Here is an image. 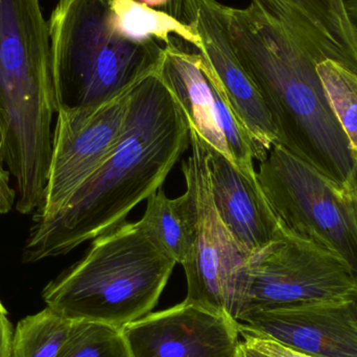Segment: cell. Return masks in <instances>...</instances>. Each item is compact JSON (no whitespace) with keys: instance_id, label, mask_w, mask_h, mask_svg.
I'll return each instance as SVG.
<instances>
[{"instance_id":"1","label":"cell","mask_w":357,"mask_h":357,"mask_svg":"<svg viewBox=\"0 0 357 357\" xmlns=\"http://www.w3.org/2000/svg\"><path fill=\"white\" fill-rule=\"evenodd\" d=\"M190 146L188 121L156 73L132 89L125 131L108 158L54 215L33 218L23 261L66 255L127 222Z\"/></svg>"},{"instance_id":"2","label":"cell","mask_w":357,"mask_h":357,"mask_svg":"<svg viewBox=\"0 0 357 357\" xmlns=\"http://www.w3.org/2000/svg\"><path fill=\"white\" fill-rule=\"evenodd\" d=\"M58 112L50 24L39 0H0V125L21 214L41 205Z\"/></svg>"},{"instance_id":"3","label":"cell","mask_w":357,"mask_h":357,"mask_svg":"<svg viewBox=\"0 0 357 357\" xmlns=\"http://www.w3.org/2000/svg\"><path fill=\"white\" fill-rule=\"evenodd\" d=\"M176 264L139 222H125L93 239L82 259L44 287L42 298L73 322L123 329L152 312Z\"/></svg>"},{"instance_id":"4","label":"cell","mask_w":357,"mask_h":357,"mask_svg":"<svg viewBox=\"0 0 357 357\" xmlns=\"http://www.w3.org/2000/svg\"><path fill=\"white\" fill-rule=\"evenodd\" d=\"M110 15V0H59L52 10L48 24L58 111L106 104L158 71L165 45L123 37Z\"/></svg>"},{"instance_id":"5","label":"cell","mask_w":357,"mask_h":357,"mask_svg":"<svg viewBox=\"0 0 357 357\" xmlns=\"http://www.w3.org/2000/svg\"><path fill=\"white\" fill-rule=\"evenodd\" d=\"M356 283V273L341 256L282 225L275 241L248 257L239 317L319 302L343 301L349 299Z\"/></svg>"},{"instance_id":"6","label":"cell","mask_w":357,"mask_h":357,"mask_svg":"<svg viewBox=\"0 0 357 357\" xmlns=\"http://www.w3.org/2000/svg\"><path fill=\"white\" fill-rule=\"evenodd\" d=\"M257 178L281 224L341 256L357 274V222L347 191L279 144Z\"/></svg>"},{"instance_id":"7","label":"cell","mask_w":357,"mask_h":357,"mask_svg":"<svg viewBox=\"0 0 357 357\" xmlns=\"http://www.w3.org/2000/svg\"><path fill=\"white\" fill-rule=\"evenodd\" d=\"M190 148V156L182 167L195 181L197 220L192 249L182 264L187 281L184 301L238 322L243 268L251 253L238 245L216 211L208 180L204 140L192 129Z\"/></svg>"},{"instance_id":"8","label":"cell","mask_w":357,"mask_h":357,"mask_svg":"<svg viewBox=\"0 0 357 357\" xmlns=\"http://www.w3.org/2000/svg\"><path fill=\"white\" fill-rule=\"evenodd\" d=\"M157 75L180 105L189 128L241 172L256 177L254 160L261 162L268 152L237 119L199 52L190 50L186 42L173 36L165 45V56Z\"/></svg>"},{"instance_id":"9","label":"cell","mask_w":357,"mask_h":357,"mask_svg":"<svg viewBox=\"0 0 357 357\" xmlns=\"http://www.w3.org/2000/svg\"><path fill=\"white\" fill-rule=\"evenodd\" d=\"M131 91L100 106L58 111L47 185L33 218L63 209L108 158L125 131Z\"/></svg>"},{"instance_id":"10","label":"cell","mask_w":357,"mask_h":357,"mask_svg":"<svg viewBox=\"0 0 357 357\" xmlns=\"http://www.w3.org/2000/svg\"><path fill=\"white\" fill-rule=\"evenodd\" d=\"M167 8L199 36L202 47L197 52L208 73L250 135L268 152L278 142L276 127L264 98L233 52L222 3L218 0H172Z\"/></svg>"},{"instance_id":"11","label":"cell","mask_w":357,"mask_h":357,"mask_svg":"<svg viewBox=\"0 0 357 357\" xmlns=\"http://www.w3.org/2000/svg\"><path fill=\"white\" fill-rule=\"evenodd\" d=\"M121 331L132 357H239V323L185 301Z\"/></svg>"},{"instance_id":"12","label":"cell","mask_w":357,"mask_h":357,"mask_svg":"<svg viewBox=\"0 0 357 357\" xmlns=\"http://www.w3.org/2000/svg\"><path fill=\"white\" fill-rule=\"evenodd\" d=\"M238 322L312 357H357V325L349 299L249 312Z\"/></svg>"},{"instance_id":"13","label":"cell","mask_w":357,"mask_h":357,"mask_svg":"<svg viewBox=\"0 0 357 357\" xmlns=\"http://www.w3.org/2000/svg\"><path fill=\"white\" fill-rule=\"evenodd\" d=\"M210 191L216 211L245 251H258L280 235L282 224L268 203L257 176L241 172L204 142Z\"/></svg>"},{"instance_id":"14","label":"cell","mask_w":357,"mask_h":357,"mask_svg":"<svg viewBox=\"0 0 357 357\" xmlns=\"http://www.w3.org/2000/svg\"><path fill=\"white\" fill-rule=\"evenodd\" d=\"M186 191L169 199L161 187L146 199L144 216L139 220L149 238L177 264L186 261L197 232V193L192 176L182 167Z\"/></svg>"},{"instance_id":"15","label":"cell","mask_w":357,"mask_h":357,"mask_svg":"<svg viewBox=\"0 0 357 357\" xmlns=\"http://www.w3.org/2000/svg\"><path fill=\"white\" fill-rule=\"evenodd\" d=\"M110 10L115 31L132 41L155 39L167 45L176 36L195 50H201V38L195 29L169 12L151 8L137 0H110Z\"/></svg>"},{"instance_id":"16","label":"cell","mask_w":357,"mask_h":357,"mask_svg":"<svg viewBox=\"0 0 357 357\" xmlns=\"http://www.w3.org/2000/svg\"><path fill=\"white\" fill-rule=\"evenodd\" d=\"M73 323L47 306L25 317L13 333L10 357H56Z\"/></svg>"},{"instance_id":"17","label":"cell","mask_w":357,"mask_h":357,"mask_svg":"<svg viewBox=\"0 0 357 357\" xmlns=\"http://www.w3.org/2000/svg\"><path fill=\"white\" fill-rule=\"evenodd\" d=\"M317 73L357 162V73L331 60L319 64Z\"/></svg>"},{"instance_id":"18","label":"cell","mask_w":357,"mask_h":357,"mask_svg":"<svg viewBox=\"0 0 357 357\" xmlns=\"http://www.w3.org/2000/svg\"><path fill=\"white\" fill-rule=\"evenodd\" d=\"M56 357H132L121 329L75 321Z\"/></svg>"},{"instance_id":"19","label":"cell","mask_w":357,"mask_h":357,"mask_svg":"<svg viewBox=\"0 0 357 357\" xmlns=\"http://www.w3.org/2000/svg\"><path fill=\"white\" fill-rule=\"evenodd\" d=\"M6 163V146L4 136L0 125V214H6L13 209L16 204V191L10 185V172L4 169Z\"/></svg>"},{"instance_id":"20","label":"cell","mask_w":357,"mask_h":357,"mask_svg":"<svg viewBox=\"0 0 357 357\" xmlns=\"http://www.w3.org/2000/svg\"><path fill=\"white\" fill-rule=\"evenodd\" d=\"M12 323L8 318V312L0 314V357H10L13 339Z\"/></svg>"},{"instance_id":"21","label":"cell","mask_w":357,"mask_h":357,"mask_svg":"<svg viewBox=\"0 0 357 357\" xmlns=\"http://www.w3.org/2000/svg\"><path fill=\"white\" fill-rule=\"evenodd\" d=\"M344 188L347 191L348 197H349L350 203L354 208V214H356L357 222V162L354 167V172L350 176L349 180L346 183Z\"/></svg>"},{"instance_id":"22","label":"cell","mask_w":357,"mask_h":357,"mask_svg":"<svg viewBox=\"0 0 357 357\" xmlns=\"http://www.w3.org/2000/svg\"><path fill=\"white\" fill-rule=\"evenodd\" d=\"M343 3L357 39V0H343Z\"/></svg>"},{"instance_id":"23","label":"cell","mask_w":357,"mask_h":357,"mask_svg":"<svg viewBox=\"0 0 357 357\" xmlns=\"http://www.w3.org/2000/svg\"><path fill=\"white\" fill-rule=\"evenodd\" d=\"M239 357H268L262 354L261 352L257 351L254 348L250 347L247 344L243 343L241 340L239 344Z\"/></svg>"},{"instance_id":"24","label":"cell","mask_w":357,"mask_h":357,"mask_svg":"<svg viewBox=\"0 0 357 357\" xmlns=\"http://www.w3.org/2000/svg\"><path fill=\"white\" fill-rule=\"evenodd\" d=\"M137 1L142 2V3L146 4V6H151V8H162V6H169V2L172 0H137Z\"/></svg>"},{"instance_id":"25","label":"cell","mask_w":357,"mask_h":357,"mask_svg":"<svg viewBox=\"0 0 357 357\" xmlns=\"http://www.w3.org/2000/svg\"><path fill=\"white\" fill-rule=\"evenodd\" d=\"M350 307H351L352 314H354V321L357 325V283L354 293L351 294L349 298Z\"/></svg>"},{"instance_id":"26","label":"cell","mask_w":357,"mask_h":357,"mask_svg":"<svg viewBox=\"0 0 357 357\" xmlns=\"http://www.w3.org/2000/svg\"><path fill=\"white\" fill-rule=\"evenodd\" d=\"M6 312V308H4V306L2 305L1 302H0V314H1V312Z\"/></svg>"}]
</instances>
